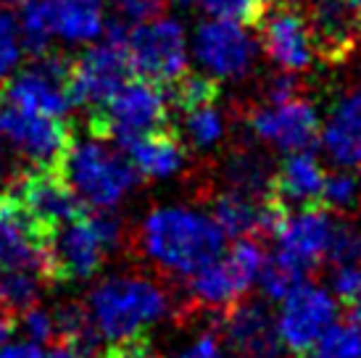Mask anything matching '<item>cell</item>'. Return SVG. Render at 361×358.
I'll return each mask as SVG.
<instances>
[{
  "mask_svg": "<svg viewBox=\"0 0 361 358\" xmlns=\"http://www.w3.org/2000/svg\"><path fill=\"white\" fill-rule=\"evenodd\" d=\"M137 237L148 259L171 274L190 277L219 259L227 235L203 214L188 209H156L145 216Z\"/></svg>",
  "mask_w": 361,
  "mask_h": 358,
  "instance_id": "1",
  "label": "cell"
},
{
  "mask_svg": "<svg viewBox=\"0 0 361 358\" xmlns=\"http://www.w3.org/2000/svg\"><path fill=\"white\" fill-rule=\"evenodd\" d=\"M169 292L145 277H109L90 292V316L101 338L142 332L166 316Z\"/></svg>",
  "mask_w": 361,
  "mask_h": 358,
  "instance_id": "2",
  "label": "cell"
},
{
  "mask_svg": "<svg viewBox=\"0 0 361 358\" xmlns=\"http://www.w3.org/2000/svg\"><path fill=\"white\" fill-rule=\"evenodd\" d=\"M63 177L69 179L74 192L87 206L114 209L137 185L140 174L119 150L74 140L69 156L63 161Z\"/></svg>",
  "mask_w": 361,
  "mask_h": 358,
  "instance_id": "3",
  "label": "cell"
},
{
  "mask_svg": "<svg viewBox=\"0 0 361 358\" xmlns=\"http://www.w3.org/2000/svg\"><path fill=\"white\" fill-rule=\"evenodd\" d=\"M171 124L166 92L156 82L137 80L121 85L109 100L92 106L87 132L95 140H121Z\"/></svg>",
  "mask_w": 361,
  "mask_h": 358,
  "instance_id": "4",
  "label": "cell"
},
{
  "mask_svg": "<svg viewBox=\"0 0 361 358\" xmlns=\"http://www.w3.org/2000/svg\"><path fill=\"white\" fill-rule=\"evenodd\" d=\"M71 77L74 58L63 53H42L30 69L0 82V100L45 116H63L74 106Z\"/></svg>",
  "mask_w": 361,
  "mask_h": 358,
  "instance_id": "5",
  "label": "cell"
},
{
  "mask_svg": "<svg viewBox=\"0 0 361 358\" xmlns=\"http://www.w3.org/2000/svg\"><path fill=\"white\" fill-rule=\"evenodd\" d=\"M0 135L8 140L32 166L63 171V161L74 145V127L61 116H45L0 100Z\"/></svg>",
  "mask_w": 361,
  "mask_h": 358,
  "instance_id": "6",
  "label": "cell"
},
{
  "mask_svg": "<svg viewBox=\"0 0 361 358\" xmlns=\"http://www.w3.org/2000/svg\"><path fill=\"white\" fill-rule=\"evenodd\" d=\"M127 50L135 71L159 87H169L188 74V42L180 21L166 16L151 19V24L142 21L127 35Z\"/></svg>",
  "mask_w": 361,
  "mask_h": 358,
  "instance_id": "7",
  "label": "cell"
},
{
  "mask_svg": "<svg viewBox=\"0 0 361 358\" xmlns=\"http://www.w3.org/2000/svg\"><path fill=\"white\" fill-rule=\"evenodd\" d=\"M248 130L256 137L267 140L280 150H311L319 142L322 124L317 111L309 100L293 98L285 103H261V106H243L238 111Z\"/></svg>",
  "mask_w": 361,
  "mask_h": 358,
  "instance_id": "8",
  "label": "cell"
},
{
  "mask_svg": "<svg viewBox=\"0 0 361 358\" xmlns=\"http://www.w3.org/2000/svg\"><path fill=\"white\" fill-rule=\"evenodd\" d=\"M8 187L19 195L32 219L51 229H61L87 211V203L74 192L63 171L30 166V169L16 171L11 177Z\"/></svg>",
  "mask_w": 361,
  "mask_h": 358,
  "instance_id": "9",
  "label": "cell"
},
{
  "mask_svg": "<svg viewBox=\"0 0 361 358\" xmlns=\"http://www.w3.org/2000/svg\"><path fill=\"white\" fill-rule=\"evenodd\" d=\"M303 16L314 56L341 66L361 45V13L351 0H303Z\"/></svg>",
  "mask_w": 361,
  "mask_h": 358,
  "instance_id": "10",
  "label": "cell"
},
{
  "mask_svg": "<svg viewBox=\"0 0 361 358\" xmlns=\"http://www.w3.org/2000/svg\"><path fill=\"white\" fill-rule=\"evenodd\" d=\"M135 74L127 42L106 40L92 45L80 58H74V77H71V98L74 106H101L121 85H127Z\"/></svg>",
  "mask_w": 361,
  "mask_h": 358,
  "instance_id": "11",
  "label": "cell"
},
{
  "mask_svg": "<svg viewBox=\"0 0 361 358\" xmlns=\"http://www.w3.org/2000/svg\"><path fill=\"white\" fill-rule=\"evenodd\" d=\"M256 42L240 24L211 19L195 30V58L219 80H240L253 69Z\"/></svg>",
  "mask_w": 361,
  "mask_h": 358,
  "instance_id": "12",
  "label": "cell"
},
{
  "mask_svg": "<svg viewBox=\"0 0 361 358\" xmlns=\"http://www.w3.org/2000/svg\"><path fill=\"white\" fill-rule=\"evenodd\" d=\"M106 256H109V248L103 245L98 229L92 227L90 209H87L80 219L63 224L56 232L48 279H51V285L90 279L101 271Z\"/></svg>",
  "mask_w": 361,
  "mask_h": 358,
  "instance_id": "13",
  "label": "cell"
},
{
  "mask_svg": "<svg viewBox=\"0 0 361 358\" xmlns=\"http://www.w3.org/2000/svg\"><path fill=\"white\" fill-rule=\"evenodd\" d=\"M332 319H335V300L322 288L303 282L285 298L282 306L277 324L282 345L290 350L293 358H303L332 324Z\"/></svg>",
  "mask_w": 361,
  "mask_h": 358,
  "instance_id": "14",
  "label": "cell"
},
{
  "mask_svg": "<svg viewBox=\"0 0 361 358\" xmlns=\"http://www.w3.org/2000/svg\"><path fill=\"white\" fill-rule=\"evenodd\" d=\"M256 30L261 37V48L274 66H280L282 71H293V74L311 69L314 50H311L301 6H277L271 16L261 19Z\"/></svg>",
  "mask_w": 361,
  "mask_h": 358,
  "instance_id": "15",
  "label": "cell"
},
{
  "mask_svg": "<svg viewBox=\"0 0 361 358\" xmlns=\"http://www.w3.org/2000/svg\"><path fill=\"white\" fill-rule=\"evenodd\" d=\"M224 316V335L235 356L282 358V338L277 319L261 300H238Z\"/></svg>",
  "mask_w": 361,
  "mask_h": 358,
  "instance_id": "16",
  "label": "cell"
},
{
  "mask_svg": "<svg viewBox=\"0 0 361 358\" xmlns=\"http://www.w3.org/2000/svg\"><path fill=\"white\" fill-rule=\"evenodd\" d=\"M330 232V209H324V206L301 209L298 216H290L285 229L280 232V250H277V256L290 261L293 266L303 268L306 274H314L319 268L324 253H327Z\"/></svg>",
  "mask_w": 361,
  "mask_h": 358,
  "instance_id": "17",
  "label": "cell"
},
{
  "mask_svg": "<svg viewBox=\"0 0 361 358\" xmlns=\"http://www.w3.org/2000/svg\"><path fill=\"white\" fill-rule=\"evenodd\" d=\"M116 142H119L121 153L137 169V174H142L145 179L169 177L174 171H180V166L188 159V145L171 124L153 132L121 137Z\"/></svg>",
  "mask_w": 361,
  "mask_h": 358,
  "instance_id": "18",
  "label": "cell"
},
{
  "mask_svg": "<svg viewBox=\"0 0 361 358\" xmlns=\"http://www.w3.org/2000/svg\"><path fill=\"white\" fill-rule=\"evenodd\" d=\"M322 185H324V171L319 161L309 150H295L288 159L282 161L277 169L271 171L269 190L277 198L293 209H314L324 206L322 203Z\"/></svg>",
  "mask_w": 361,
  "mask_h": 358,
  "instance_id": "19",
  "label": "cell"
},
{
  "mask_svg": "<svg viewBox=\"0 0 361 358\" xmlns=\"http://www.w3.org/2000/svg\"><path fill=\"white\" fill-rule=\"evenodd\" d=\"M322 142L335 163L361 171V85L348 87L335 103Z\"/></svg>",
  "mask_w": 361,
  "mask_h": 358,
  "instance_id": "20",
  "label": "cell"
},
{
  "mask_svg": "<svg viewBox=\"0 0 361 358\" xmlns=\"http://www.w3.org/2000/svg\"><path fill=\"white\" fill-rule=\"evenodd\" d=\"M245 292L248 290L235 277L227 259H216L198 268L195 274H190V285H188V298H190L192 309L214 311V314L230 311L238 300H243Z\"/></svg>",
  "mask_w": 361,
  "mask_h": 358,
  "instance_id": "21",
  "label": "cell"
},
{
  "mask_svg": "<svg viewBox=\"0 0 361 358\" xmlns=\"http://www.w3.org/2000/svg\"><path fill=\"white\" fill-rule=\"evenodd\" d=\"M53 35L69 42H87L103 32V0H45Z\"/></svg>",
  "mask_w": 361,
  "mask_h": 358,
  "instance_id": "22",
  "label": "cell"
},
{
  "mask_svg": "<svg viewBox=\"0 0 361 358\" xmlns=\"http://www.w3.org/2000/svg\"><path fill=\"white\" fill-rule=\"evenodd\" d=\"M53 319V342L66 345L82 358H92L101 353V332L90 316V309L77 300H66L51 314Z\"/></svg>",
  "mask_w": 361,
  "mask_h": 358,
  "instance_id": "23",
  "label": "cell"
},
{
  "mask_svg": "<svg viewBox=\"0 0 361 358\" xmlns=\"http://www.w3.org/2000/svg\"><path fill=\"white\" fill-rule=\"evenodd\" d=\"M261 198L245 195L232 187L221 190L211 200V219L219 224V229L227 237H253L256 224H259Z\"/></svg>",
  "mask_w": 361,
  "mask_h": 358,
  "instance_id": "24",
  "label": "cell"
},
{
  "mask_svg": "<svg viewBox=\"0 0 361 358\" xmlns=\"http://www.w3.org/2000/svg\"><path fill=\"white\" fill-rule=\"evenodd\" d=\"M48 279L37 268L27 266H0V309L21 316L24 311L37 306Z\"/></svg>",
  "mask_w": 361,
  "mask_h": 358,
  "instance_id": "25",
  "label": "cell"
},
{
  "mask_svg": "<svg viewBox=\"0 0 361 358\" xmlns=\"http://www.w3.org/2000/svg\"><path fill=\"white\" fill-rule=\"evenodd\" d=\"M224 130H227V124H224V113H221L219 103H209V106L182 113V132H177L185 140V145H192L195 150H206L224 137Z\"/></svg>",
  "mask_w": 361,
  "mask_h": 358,
  "instance_id": "26",
  "label": "cell"
},
{
  "mask_svg": "<svg viewBox=\"0 0 361 358\" xmlns=\"http://www.w3.org/2000/svg\"><path fill=\"white\" fill-rule=\"evenodd\" d=\"M166 92V103L180 113H188L192 109H201L209 103L219 100V82L203 77V74H182L177 82H171L169 87H164Z\"/></svg>",
  "mask_w": 361,
  "mask_h": 358,
  "instance_id": "27",
  "label": "cell"
},
{
  "mask_svg": "<svg viewBox=\"0 0 361 358\" xmlns=\"http://www.w3.org/2000/svg\"><path fill=\"white\" fill-rule=\"evenodd\" d=\"M16 24H19L21 48L30 58L48 53L53 32L48 24V13H45V0H21Z\"/></svg>",
  "mask_w": 361,
  "mask_h": 358,
  "instance_id": "28",
  "label": "cell"
},
{
  "mask_svg": "<svg viewBox=\"0 0 361 358\" xmlns=\"http://www.w3.org/2000/svg\"><path fill=\"white\" fill-rule=\"evenodd\" d=\"M309 277L311 274H306L303 268L293 266L290 261L274 256V259L264 261V266H261L259 288L269 300H285L298 285L309 282Z\"/></svg>",
  "mask_w": 361,
  "mask_h": 358,
  "instance_id": "29",
  "label": "cell"
},
{
  "mask_svg": "<svg viewBox=\"0 0 361 358\" xmlns=\"http://www.w3.org/2000/svg\"><path fill=\"white\" fill-rule=\"evenodd\" d=\"M303 358H361V332L351 321L330 324Z\"/></svg>",
  "mask_w": 361,
  "mask_h": 358,
  "instance_id": "30",
  "label": "cell"
},
{
  "mask_svg": "<svg viewBox=\"0 0 361 358\" xmlns=\"http://www.w3.org/2000/svg\"><path fill=\"white\" fill-rule=\"evenodd\" d=\"M322 203L330 211L361 209V174L359 171H332L324 174Z\"/></svg>",
  "mask_w": 361,
  "mask_h": 358,
  "instance_id": "31",
  "label": "cell"
},
{
  "mask_svg": "<svg viewBox=\"0 0 361 358\" xmlns=\"http://www.w3.org/2000/svg\"><path fill=\"white\" fill-rule=\"evenodd\" d=\"M209 16L235 21L240 27L256 30L261 19L269 13V0H201Z\"/></svg>",
  "mask_w": 361,
  "mask_h": 358,
  "instance_id": "32",
  "label": "cell"
},
{
  "mask_svg": "<svg viewBox=\"0 0 361 358\" xmlns=\"http://www.w3.org/2000/svg\"><path fill=\"white\" fill-rule=\"evenodd\" d=\"M324 259H330L335 266L341 264H361V224L353 219L332 221L330 242Z\"/></svg>",
  "mask_w": 361,
  "mask_h": 358,
  "instance_id": "33",
  "label": "cell"
},
{
  "mask_svg": "<svg viewBox=\"0 0 361 358\" xmlns=\"http://www.w3.org/2000/svg\"><path fill=\"white\" fill-rule=\"evenodd\" d=\"M21 61L19 24L11 11H0V82H6L16 71Z\"/></svg>",
  "mask_w": 361,
  "mask_h": 358,
  "instance_id": "34",
  "label": "cell"
},
{
  "mask_svg": "<svg viewBox=\"0 0 361 358\" xmlns=\"http://www.w3.org/2000/svg\"><path fill=\"white\" fill-rule=\"evenodd\" d=\"M98 356L101 358H161L159 350L153 348L151 338L145 335V329H142V332H135V335H127V338L111 340Z\"/></svg>",
  "mask_w": 361,
  "mask_h": 358,
  "instance_id": "35",
  "label": "cell"
},
{
  "mask_svg": "<svg viewBox=\"0 0 361 358\" xmlns=\"http://www.w3.org/2000/svg\"><path fill=\"white\" fill-rule=\"evenodd\" d=\"M330 285L335 298L341 300L345 309H351L353 303L361 298V264H341V266H335Z\"/></svg>",
  "mask_w": 361,
  "mask_h": 358,
  "instance_id": "36",
  "label": "cell"
},
{
  "mask_svg": "<svg viewBox=\"0 0 361 358\" xmlns=\"http://www.w3.org/2000/svg\"><path fill=\"white\" fill-rule=\"evenodd\" d=\"M114 8L119 11V19L127 24H142V21L159 19L169 8V0H114Z\"/></svg>",
  "mask_w": 361,
  "mask_h": 358,
  "instance_id": "37",
  "label": "cell"
},
{
  "mask_svg": "<svg viewBox=\"0 0 361 358\" xmlns=\"http://www.w3.org/2000/svg\"><path fill=\"white\" fill-rule=\"evenodd\" d=\"M301 80L293 74V71H282V74H274L269 80L261 85V95H264V103H285V100H293L301 95Z\"/></svg>",
  "mask_w": 361,
  "mask_h": 358,
  "instance_id": "38",
  "label": "cell"
},
{
  "mask_svg": "<svg viewBox=\"0 0 361 358\" xmlns=\"http://www.w3.org/2000/svg\"><path fill=\"white\" fill-rule=\"evenodd\" d=\"M24 319V329L35 342H53V319L48 311L32 306L30 311L21 314Z\"/></svg>",
  "mask_w": 361,
  "mask_h": 358,
  "instance_id": "39",
  "label": "cell"
},
{
  "mask_svg": "<svg viewBox=\"0 0 361 358\" xmlns=\"http://www.w3.org/2000/svg\"><path fill=\"white\" fill-rule=\"evenodd\" d=\"M0 358H45L37 342H16V345H0Z\"/></svg>",
  "mask_w": 361,
  "mask_h": 358,
  "instance_id": "40",
  "label": "cell"
},
{
  "mask_svg": "<svg viewBox=\"0 0 361 358\" xmlns=\"http://www.w3.org/2000/svg\"><path fill=\"white\" fill-rule=\"evenodd\" d=\"M13 329H16V316L11 311L0 309V345L13 335Z\"/></svg>",
  "mask_w": 361,
  "mask_h": 358,
  "instance_id": "41",
  "label": "cell"
},
{
  "mask_svg": "<svg viewBox=\"0 0 361 358\" xmlns=\"http://www.w3.org/2000/svg\"><path fill=\"white\" fill-rule=\"evenodd\" d=\"M45 358H82V356L74 353L71 348H66V345H53V350Z\"/></svg>",
  "mask_w": 361,
  "mask_h": 358,
  "instance_id": "42",
  "label": "cell"
},
{
  "mask_svg": "<svg viewBox=\"0 0 361 358\" xmlns=\"http://www.w3.org/2000/svg\"><path fill=\"white\" fill-rule=\"evenodd\" d=\"M348 311H351V324L361 332V298L356 300V303H353V306Z\"/></svg>",
  "mask_w": 361,
  "mask_h": 358,
  "instance_id": "43",
  "label": "cell"
},
{
  "mask_svg": "<svg viewBox=\"0 0 361 358\" xmlns=\"http://www.w3.org/2000/svg\"><path fill=\"white\" fill-rule=\"evenodd\" d=\"M6 177V145H3V135H0V182Z\"/></svg>",
  "mask_w": 361,
  "mask_h": 358,
  "instance_id": "44",
  "label": "cell"
},
{
  "mask_svg": "<svg viewBox=\"0 0 361 358\" xmlns=\"http://www.w3.org/2000/svg\"><path fill=\"white\" fill-rule=\"evenodd\" d=\"M269 3H277V6H303V0H269Z\"/></svg>",
  "mask_w": 361,
  "mask_h": 358,
  "instance_id": "45",
  "label": "cell"
},
{
  "mask_svg": "<svg viewBox=\"0 0 361 358\" xmlns=\"http://www.w3.org/2000/svg\"><path fill=\"white\" fill-rule=\"evenodd\" d=\"M174 3H177V6H185V8H188V6H192L195 0H174Z\"/></svg>",
  "mask_w": 361,
  "mask_h": 358,
  "instance_id": "46",
  "label": "cell"
},
{
  "mask_svg": "<svg viewBox=\"0 0 361 358\" xmlns=\"http://www.w3.org/2000/svg\"><path fill=\"white\" fill-rule=\"evenodd\" d=\"M351 3H353V8H356L361 13V0H351Z\"/></svg>",
  "mask_w": 361,
  "mask_h": 358,
  "instance_id": "47",
  "label": "cell"
}]
</instances>
